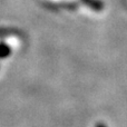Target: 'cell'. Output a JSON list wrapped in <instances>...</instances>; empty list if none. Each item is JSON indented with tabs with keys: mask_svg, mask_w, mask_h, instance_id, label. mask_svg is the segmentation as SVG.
Wrapping results in <instances>:
<instances>
[{
	"mask_svg": "<svg viewBox=\"0 0 127 127\" xmlns=\"http://www.w3.org/2000/svg\"><path fill=\"white\" fill-rule=\"evenodd\" d=\"M9 54V48L6 46H0V56L1 57H4Z\"/></svg>",
	"mask_w": 127,
	"mask_h": 127,
	"instance_id": "1",
	"label": "cell"
},
{
	"mask_svg": "<svg viewBox=\"0 0 127 127\" xmlns=\"http://www.w3.org/2000/svg\"><path fill=\"white\" fill-rule=\"evenodd\" d=\"M95 127H107V126L104 125V124H101V123H99V124H97V125L95 126Z\"/></svg>",
	"mask_w": 127,
	"mask_h": 127,
	"instance_id": "2",
	"label": "cell"
}]
</instances>
